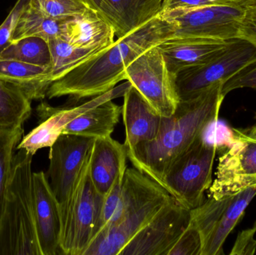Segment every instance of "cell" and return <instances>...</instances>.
Returning a JSON list of instances; mask_svg holds the SVG:
<instances>
[{
	"label": "cell",
	"mask_w": 256,
	"mask_h": 255,
	"mask_svg": "<svg viewBox=\"0 0 256 255\" xmlns=\"http://www.w3.org/2000/svg\"><path fill=\"white\" fill-rule=\"evenodd\" d=\"M218 83L196 97L180 100L170 117H162L158 136L128 150L132 166L159 184L172 163L198 138L216 125L225 96Z\"/></svg>",
	"instance_id": "1"
},
{
	"label": "cell",
	"mask_w": 256,
	"mask_h": 255,
	"mask_svg": "<svg viewBox=\"0 0 256 255\" xmlns=\"http://www.w3.org/2000/svg\"><path fill=\"white\" fill-rule=\"evenodd\" d=\"M173 26L160 15L80 64L51 84L46 97L72 101L100 95L126 80V67L150 48L171 38Z\"/></svg>",
	"instance_id": "2"
},
{
	"label": "cell",
	"mask_w": 256,
	"mask_h": 255,
	"mask_svg": "<svg viewBox=\"0 0 256 255\" xmlns=\"http://www.w3.org/2000/svg\"><path fill=\"white\" fill-rule=\"evenodd\" d=\"M124 211L114 226L100 231L84 255H120L172 196L160 184L136 168H127L122 181Z\"/></svg>",
	"instance_id": "3"
},
{
	"label": "cell",
	"mask_w": 256,
	"mask_h": 255,
	"mask_svg": "<svg viewBox=\"0 0 256 255\" xmlns=\"http://www.w3.org/2000/svg\"><path fill=\"white\" fill-rule=\"evenodd\" d=\"M32 157L25 149L14 157L0 220V255H42L33 210Z\"/></svg>",
	"instance_id": "4"
},
{
	"label": "cell",
	"mask_w": 256,
	"mask_h": 255,
	"mask_svg": "<svg viewBox=\"0 0 256 255\" xmlns=\"http://www.w3.org/2000/svg\"><path fill=\"white\" fill-rule=\"evenodd\" d=\"M218 150L216 139L200 137L168 168L161 186L186 209L200 207L212 186L214 163Z\"/></svg>",
	"instance_id": "5"
},
{
	"label": "cell",
	"mask_w": 256,
	"mask_h": 255,
	"mask_svg": "<svg viewBox=\"0 0 256 255\" xmlns=\"http://www.w3.org/2000/svg\"><path fill=\"white\" fill-rule=\"evenodd\" d=\"M256 63V49L242 40H230L218 55L204 64L185 69L176 74L180 100L194 98L216 84H224L244 69Z\"/></svg>",
	"instance_id": "6"
},
{
	"label": "cell",
	"mask_w": 256,
	"mask_h": 255,
	"mask_svg": "<svg viewBox=\"0 0 256 255\" xmlns=\"http://www.w3.org/2000/svg\"><path fill=\"white\" fill-rule=\"evenodd\" d=\"M256 196V186L216 199L208 197L190 211V221L202 240L201 255H224L226 240L240 221Z\"/></svg>",
	"instance_id": "7"
},
{
	"label": "cell",
	"mask_w": 256,
	"mask_h": 255,
	"mask_svg": "<svg viewBox=\"0 0 256 255\" xmlns=\"http://www.w3.org/2000/svg\"><path fill=\"white\" fill-rule=\"evenodd\" d=\"M244 8L218 4L166 10L160 16L172 25L171 38H200L228 41L238 38Z\"/></svg>",
	"instance_id": "8"
},
{
	"label": "cell",
	"mask_w": 256,
	"mask_h": 255,
	"mask_svg": "<svg viewBox=\"0 0 256 255\" xmlns=\"http://www.w3.org/2000/svg\"><path fill=\"white\" fill-rule=\"evenodd\" d=\"M90 159V155L74 193L62 232V255H84L97 233L105 196L98 192L92 181Z\"/></svg>",
	"instance_id": "9"
},
{
	"label": "cell",
	"mask_w": 256,
	"mask_h": 255,
	"mask_svg": "<svg viewBox=\"0 0 256 255\" xmlns=\"http://www.w3.org/2000/svg\"><path fill=\"white\" fill-rule=\"evenodd\" d=\"M94 139L62 133L50 148L48 177L51 190L60 204L62 229Z\"/></svg>",
	"instance_id": "10"
},
{
	"label": "cell",
	"mask_w": 256,
	"mask_h": 255,
	"mask_svg": "<svg viewBox=\"0 0 256 255\" xmlns=\"http://www.w3.org/2000/svg\"><path fill=\"white\" fill-rule=\"evenodd\" d=\"M130 82L149 105L162 117H170L180 102L176 76L170 71L158 46L134 59L126 69Z\"/></svg>",
	"instance_id": "11"
},
{
	"label": "cell",
	"mask_w": 256,
	"mask_h": 255,
	"mask_svg": "<svg viewBox=\"0 0 256 255\" xmlns=\"http://www.w3.org/2000/svg\"><path fill=\"white\" fill-rule=\"evenodd\" d=\"M256 186V140L233 129L228 149L220 157L208 197L219 199Z\"/></svg>",
	"instance_id": "12"
},
{
	"label": "cell",
	"mask_w": 256,
	"mask_h": 255,
	"mask_svg": "<svg viewBox=\"0 0 256 255\" xmlns=\"http://www.w3.org/2000/svg\"><path fill=\"white\" fill-rule=\"evenodd\" d=\"M190 222V211L174 198L164 205L120 255H168Z\"/></svg>",
	"instance_id": "13"
},
{
	"label": "cell",
	"mask_w": 256,
	"mask_h": 255,
	"mask_svg": "<svg viewBox=\"0 0 256 255\" xmlns=\"http://www.w3.org/2000/svg\"><path fill=\"white\" fill-rule=\"evenodd\" d=\"M131 85L128 81L78 106L52 107L46 103H40L37 113L42 121L37 127L22 138L16 149H25L34 156L42 148H50L70 121L104 102L123 97Z\"/></svg>",
	"instance_id": "14"
},
{
	"label": "cell",
	"mask_w": 256,
	"mask_h": 255,
	"mask_svg": "<svg viewBox=\"0 0 256 255\" xmlns=\"http://www.w3.org/2000/svg\"><path fill=\"white\" fill-rule=\"evenodd\" d=\"M34 223L42 255H62V223L60 204L44 172L32 173Z\"/></svg>",
	"instance_id": "15"
},
{
	"label": "cell",
	"mask_w": 256,
	"mask_h": 255,
	"mask_svg": "<svg viewBox=\"0 0 256 255\" xmlns=\"http://www.w3.org/2000/svg\"><path fill=\"white\" fill-rule=\"evenodd\" d=\"M128 150L111 136L94 139L90 159V174L96 190L106 196L127 169Z\"/></svg>",
	"instance_id": "16"
},
{
	"label": "cell",
	"mask_w": 256,
	"mask_h": 255,
	"mask_svg": "<svg viewBox=\"0 0 256 255\" xmlns=\"http://www.w3.org/2000/svg\"><path fill=\"white\" fill-rule=\"evenodd\" d=\"M123 121L126 145L131 149L142 142L153 140L159 133L162 116L159 115L134 86L123 96Z\"/></svg>",
	"instance_id": "17"
},
{
	"label": "cell",
	"mask_w": 256,
	"mask_h": 255,
	"mask_svg": "<svg viewBox=\"0 0 256 255\" xmlns=\"http://www.w3.org/2000/svg\"><path fill=\"white\" fill-rule=\"evenodd\" d=\"M164 0H102L100 11L116 39L126 37L160 14Z\"/></svg>",
	"instance_id": "18"
},
{
	"label": "cell",
	"mask_w": 256,
	"mask_h": 255,
	"mask_svg": "<svg viewBox=\"0 0 256 255\" xmlns=\"http://www.w3.org/2000/svg\"><path fill=\"white\" fill-rule=\"evenodd\" d=\"M228 41L200 38H170L158 45L170 71L178 73L207 62L226 46Z\"/></svg>",
	"instance_id": "19"
},
{
	"label": "cell",
	"mask_w": 256,
	"mask_h": 255,
	"mask_svg": "<svg viewBox=\"0 0 256 255\" xmlns=\"http://www.w3.org/2000/svg\"><path fill=\"white\" fill-rule=\"evenodd\" d=\"M60 37L80 47L100 50L116 40L111 24L98 10L92 8L66 19Z\"/></svg>",
	"instance_id": "20"
},
{
	"label": "cell",
	"mask_w": 256,
	"mask_h": 255,
	"mask_svg": "<svg viewBox=\"0 0 256 255\" xmlns=\"http://www.w3.org/2000/svg\"><path fill=\"white\" fill-rule=\"evenodd\" d=\"M50 67L16 60L0 59V79L18 87L30 100L46 97L50 86Z\"/></svg>",
	"instance_id": "21"
},
{
	"label": "cell",
	"mask_w": 256,
	"mask_h": 255,
	"mask_svg": "<svg viewBox=\"0 0 256 255\" xmlns=\"http://www.w3.org/2000/svg\"><path fill=\"white\" fill-rule=\"evenodd\" d=\"M122 115V106L114 100L104 102L76 117L63 130V134L84 137L104 138L111 136Z\"/></svg>",
	"instance_id": "22"
},
{
	"label": "cell",
	"mask_w": 256,
	"mask_h": 255,
	"mask_svg": "<svg viewBox=\"0 0 256 255\" xmlns=\"http://www.w3.org/2000/svg\"><path fill=\"white\" fill-rule=\"evenodd\" d=\"M48 43L51 53L49 77L52 83L102 51L80 47L60 37L52 39Z\"/></svg>",
	"instance_id": "23"
},
{
	"label": "cell",
	"mask_w": 256,
	"mask_h": 255,
	"mask_svg": "<svg viewBox=\"0 0 256 255\" xmlns=\"http://www.w3.org/2000/svg\"><path fill=\"white\" fill-rule=\"evenodd\" d=\"M31 100L18 87L0 79V127L22 126L31 115Z\"/></svg>",
	"instance_id": "24"
},
{
	"label": "cell",
	"mask_w": 256,
	"mask_h": 255,
	"mask_svg": "<svg viewBox=\"0 0 256 255\" xmlns=\"http://www.w3.org/2000/svg\"><path fill=\"white\" fill-rule=\"evenodd\" d=\"M66 19H54L44 16L33 8L28 2L18 21L10 42L28 36H37L49 42L52 39L61 37Z\"/></svg>",
	"instance_id": "25"
},
{
	"label": "cell",
	"mask_w": 256,
	"mask_h": 255,
	"mask_svg": "<svg viewBox=\"0 0 256 255\" xmlns=\"http://www.w3.org/2000/svg\"><path fill=\"white\" fill-rule=\"evenodd\" d=\"M0 59L16 60L42 67H51L49 43L37 36H28L10 44L0 53Z\"/></svg>",
	"instance_id": "26"
},
{
	"label": "cell",
	"mask_w": 256,
	"mask_h": 255,
	"mask_svg": "<svg viewBox=\"0 0 256 255\" xmlns=\"http://www.w3.org/2000/svg\"><path fill=\"white\" fill-rule=\"evenodd\" d=\"M24 133L22 126L14 129L0 127V220L12 175L14 150L22 140Z\"/></svg>",
	"instance_id": "27"
},
{
	"label": "cell",
	"mask_w": 256,
	"mask_h": 255,
	"mask_svg": "<svg viewBox=\"0 0 256 255\" xmlns=\"http://www.w3.org/2000/svg\"><path fill=\"white\" fill-rule=\"evenodd\" d=\"M33 8L48 17L67 19L90 8L82 0H30Z\"/></svg>",
	"instance_id": "28"
},
{
	"label": "cell",
	"mask_w": 256,
	"mask_h": 255,
	"mask_svg": "<svg viewBox=\"0 0 256 255\" xmlns=\"http://www.w3.org/2000/svg\"><path fill=\"white\" fill-rule=\"evenodd\" d=\"M202 240L195 225L190 222L168 255H201Z\"/></svg>",
	"instance_id": "29"
},
{
	"label": "cell",
	"mask_w": 256,
	"mask_h": 255,
	"mask_svg": "<svg viewBox=\"0 0 256 255\" xmlns=\"http://www.w3.org/2000/svg\"><path fill=\"white\" fill-rule=\"evenodd\" d=\"M28 2L30 0H18L4 22L0 25V53L10 44L18 21Z\"/></svg>",
	"instance_id": "30"
},
{
	"label": "cell",
	"mask_w": 256,
	"mask_h": 255,
	"mask_svg": "<svg viewBox=\"0 0 256 255\" xmlns=\"http://www.w3.org/2000/svg\"><path fill=\"white\" fill-rule=\"evenodd\" d=\"M244 88L256 89V63L244 69L222 84V94L226 97L234 90Z\"/></svg>",
	"instance_id": "31"
},
{
	"label": "cell",
	"mask_w": 256,
	"mask_h": 255,
	"mask_svg": "<svg viewBox=\"0 0 256 255\" xmlns=\"http://www.w3.org/2000/svg\"><path fill=\"white\" fill-rule=\"evenodd\" d=\"M238 38L251 43L256 49V6L244 8Z\"/></svg>",
	"instance_id": "32"
},
{
	"label": "cell",
	"mask_w": 256,
	"mask_h": 255,
	"mask_svg": "<svg viewBox=\"0 0 256 255\" xmlns=\"http://www.w3.org/2000/svg\"><path fill=\"white\" fill-rule=\"evenodd\" d=\"M218 4H227L240 7L238 0H164L162 11L176 8H192Z\"/></svg>",
	"instance_id": "33"
},
{
	"label": "cell",
	"mask_w": 256,
	"mask_h": 255,
	"mask_svg": "<svg viewBox=\"0 0 256 255\" xmlns=\"http://www.w3.org/2000/svg\"><path fill=\"white\" fill-rule=\"evenodd\" d=\"M256 223L250 229L243 231L238 236L232 250L231 255H252L256 252Z\"/></svg>",
	"instance_id": "34"
},
{
	"label": "cell",
	"mask_w": 256,
	"mask_h": 255,
	"mask_svg": "<svg viewBox=\"0 0 256 255\" xmlns=\"http://www.w3.org/2000/svg\"><path fill=\"white\" fill-rule=\"evenodd\" d=\"M90 8L100 11V3L102 0H82Z\"/></svg>",
	"instance_id": "35"
},
{
	"label": "cell",
	"mask_w": 256,
	"mask_h": 255,
	"mask_svg": "<svg viewBox=\"0 0 256 255\" xmlns=\"http://www.w3.org/2000/svg\"><path fill=\"white\" fill-rule=\"evenodd\" d=\"M239 6L244 8L256 6V0H238Z\"/></svg>",
	"instance_id": "36"
},
{
	"label": "cell",
	"mask_w": 256,
	"mask_h": 255,
	"mask_svg": "<svg viewBox=\"0 0 256 255\" xmlns=\"http://www.w3.org/2000/svg\"><path fill=\"white\" fill-rule=\"evenodd\" d=\"M255 119V124H254V126H252V127H251L250 130H243L244 133H245L246 136H248V137L251 138V139H256V114Z\"/></svg>",
	"instance_id": "37"
},
{
	"label": "cell",
	"mask_w": 256,
	"mask_h": 255,
	"mask_svg": "<svg viewBox=\"0 0 256 255\" xmlns=\"http://www.w3.org/2000/svg\"></svg>",
	"instance_id": "38"
}]
</instances>
